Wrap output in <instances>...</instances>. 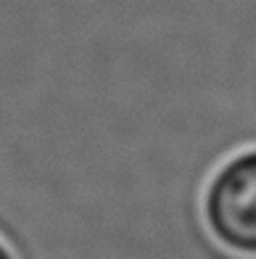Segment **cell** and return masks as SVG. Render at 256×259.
<instances>
[{"instance_id": "obj_1", "label": "cell", "mask_w": 256, "mask_h": 259, "mask_svg": "<svg viewBox=\"0 0 256 259\" xmlns=\"http://www.w3.org/2000/svg\"><path fill=\"white\" fill-rule=\"evenodd\" d=\"M212 235L240 256H256V148L232 156L203 196Z\"/></svg>"}, {"instance_id": "obj_2", "label": "cell", "mask_w": 256, "mask_h": 259, "mask_svg": "<svg viewBox=\"0 0 256 259\" xmlns=\"http://www.w3.org/2000/svg\"><path fill=\"white\" fill-rule=\"evenodd\" d=\"M0 259H14V256H11V251L6 249V246H3V243H0Z\"/></svg>"}]
</instances>
